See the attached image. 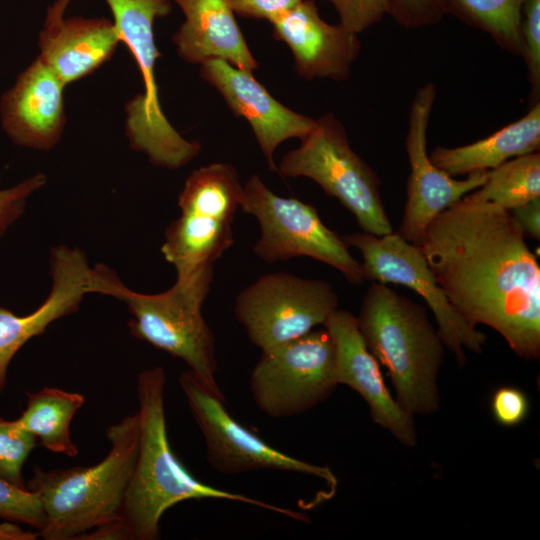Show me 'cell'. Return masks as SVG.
Listing matches in <instances>:
<instances>
[{
  "label": "cell",
  "instance_id": "1",
  "mask_svg": "<svg viewBox=\"0 0 540 540\" xmlns=\"http://www.w3.org/2000/svg\"><path fill=\"white\" fill-rule=\"evenodd\" d=\"M419 246L468 322L497 331L520 358H539L540 266L510 211L466 195L431 221Z\"/></svg>",
  "mask_w": 540,
  "mask_h": 540
},
{
  "label": "cell",
  "instance_id": "2",
  "mask_svg": "<svg viewBox=\"0 0 540 540\" xmlns=\"http://www.w3.org/2000/svg\"><path fill=\"white\" fill-rule=\"evenodd\" d=\"M165 383L166 374L160 366L143 370L137 378V458L119 516L132 540L159 539L162 515L172 506L192 499L241 502L310 523L304 513L218 489L195 478L176 457L168 440Z\"/></svg>",
  "mask_w": 540,
  "mask_h": 540
},
{
  "label": "cell",
  "instance_id": "3",
  "mask_svg": "<svg viewBox=\"0 0 540 540\" xmlns=\"http://www.w3.org/2000/svg\"><path fill=\"white\" fill-rule=\"evenodd\" d=\"M213 277L214 265H204L177 276L164 292L144 294L128 288L114 270L98 263L90 268L84 290L122 301L131 314L128 327L133 337L183 360L208 388L223 395L216 381L215 337L202 315Z\"/></svg>",
  "mask_w": 540,
  "mask_h": 540
},
{
  "label": "cell",
  "instance_id": "4",
  "mask_svg": "<svg viewBox=\"0 0 540 540\" xmlns=\"http://www.w3.org/2000/svg\"><path fill=\"white\" fill-rule=\"evenodd\" d=\"M356 320L369 351L386 368L400 406L413 416L439 410L437 377L445 345L426 308L372 282Z\"/></svg>",
  "mask_w": 540,
  "mask_h": 540
},
{
  "label": "cell",
  "instance_id": "5",
  "mask_svg": "<svg viewBox=\"0 0 540 540\" xmlns=\"http://www.w3.org/2000/svg\"><path fill=\"white\" fill-rule=\"evenodd\" d=\"M110 451L99 463L44 471L34 466L27 489L41 499L45 540H71L120 516L138 450V413L106 429Z\"/></svg>",
  "mask_w": 540,
  "mask_h": 540
},
{
  "label": "cell",
  "instance_id": "6",
  "mask_svg": "<svg viewBox=\"0 0 540 540\" xmlns=\"http://www.w3.org/2000/svg\"><path fill=\"white\" fill-rule=\"evenodd\" d=\"M72 1V0H70ZM113 22L142 75L143 93L125 106L126 135L133 150L144 153L155 166L177 169L200 152L197 141L184 139L162 112L155 80L160 55L153 33L155 19L168 15L171 0H105Z\"/></svg>",
  "mask_w": 540,
  "mask_h": 540
},
{
  "label": "cell",
  "instance_id": "7",
  "mask_svg": "<svg viewBox=\"0 0 540 540\" xmlns=\"http://www.w3.org/2000/svg\"><path fill=\"white\" fill-rule=\"evenodd\" d=\"M285 177H306L336 198L356 218L363 232H393L381 194L380 179L350 147L343 124L332 114L315 119L301 144L286 153L277 167Z\"/></svg>",
  "mask_w": 540,
  "mask_h": 540
},
{
  "label": "cell",
  "instance_id": "8",
  "mask_svg": "<svg viewBox=\"0 0 540 540\" xmlns=\"http://www.w3.org/2000/svg\"><path fill=\"white\" fill-rule=\"evenodd\" d=\"M240 208L259 223L253 251L264 262L306 256L335 268L352 284L365 281L362 264L342 237L323 224L313 205L276 195L254 174L243 185Z\"/></svg>",
  "mask_w": 540,
  "mask_h": 540
},
{
  "label": "cell",
  "instance_id": "9",
  "mask_svg": "<svg viewBox=\"0 0 540 540\" xmlns=\"http://www.w3.org/2000/svg\"><path fill=\"white\" fill-rule=\"evenodd\" d=\"M338 385L336 347L324 327L262 350L250 377L254 403L272 418L305 413Z\"/></svg>",
  "mask_w": 540,
  "mask_h": 540
},
{
  "label": "cell",
  "instance_id": "10",
  "mask_svg": "<svg viewBox=\"0 0 540 540\" xmlns=\"http://www.w3.org/2000/svg\"><path fill=\"white\" fill-rule=\"evenodd\" d=\"M342 239L361 253L365 280L403 285L425 300L434 314L439 336L459 366L466 363V349L477 354L482 352L486 335L450 303L420 246L408 242L397 232L376 236L361 231Z\"/></svg>",
  "mask_w": 540,
  "mask_h": 540
},
{
  "label": "cell",
  "instance_id": "11",
  "mask_svg": "<svg viewBox=\"0 0 540 540\" xmlns=\"http://www.w3.org/2000/svg\"><path fill=\"white\" fill-rule=\"evenodd\" d=\"M336 309L338 297L328 282L273 272L238 293L234 312L251 343L264 350L323 325Z\"/></svg>",
  "mask_w": 540,
  "mask_h": 540
},
{
  "label": "cell",
  "instance_id": "12",
  "mask_svg": "<svg viewBox=\"0 0 540 540\" xmlns=\"http://www.w3.org/2000/svg\"><path fill=\"white\" fill-rule=\"evenodd\" d=\"M189 409L204 437L206 460L217 472L236 475L259 469L320 478L332 492L337 479L327 466L315 465L272 447L238 422L226 409L224 395L208 388L190 369L179 376Z\"/></svg>",
  "mask_w": 540,
  "mask_h": 540
},
{
  "label": "cell",
  "instance_id": "13",
  "mask_svg": "<svg viewBox=\"0 0 540 540\" xmlns=\"http://www.w3.org/2000/svg\"><path fill=\"white\" fill-rule=\"evenodd\" d=\"M436 93L432 82L416 91L405 138L410 174L404 213L397 233L418 246L428 225L438 214L481 187L487 178V171H476L469 173L464 180H456L431 161L427 152V130Z\"/></svg>",
  "mask_w": 540,
  "mask_h": 540
},
{
  "label": "cell",
  "instance_id": "14",
  "mask_svg": "<svg viewBox=\"0 0 540 540\" xmlns=\"http://www.w3.org/2000/svg\"><path fill=\"white\" fill-rule=\"evenodd\" d=\"M336 347V375L339 384L356 391L367 403L373 422L387 429L400 443L414 447L417 433L413 415L392 397L380 364L369 351L356 317L336 309L322 325Z\"/></svg>",
  "mask_w": 540,
  "mask_h": 540
},
{
  "label": "cell",
  "instance_id": "15",
  "mask_svg": "<svg viewBox=\"0 0 540 540\" xmlns=\"http://www.w3.org/2000/svg\"><path fill=\"white\" fill-rule=\"evenodd\" d=\"M200 65L201 78L221 94L237 117L248 121L270 170L277 171L273 159L276 148L290 138L301 140L312 130L315 119L281 104L252 72L221 59H209Z\"/></svg>",
  "mask_w": 540,
  "mask_h": 540
},
{
  "label": "cell",
  "instance_id": "16",
  "mask_svg": "<svg viewBox=\"0 0 540 540\" xmlns=\"http://www.w3.org/2000/svg\"><path fill=\"white\" fill-rule=\"evenodd\" d=\"M274 37L290 48L297 73L307 79L346 80L357 59L358 34L324 21L314 0H301L270 22Z\"/></svg>",
  "mask_w": 540,
  "mask_h": 540
},
{
  "label": "cell",
  "instance_id": "17",
  "mask_svg": "<svg viewBox=\"0 0 540 540\" xmlns=\"http://www.w3.org/2000/svg\"><path fill=\"white\" fill-rule=\"evenodd\" d=\"M65 84L38 56L3 94L2 127L17 145L50 150L60 140L64 126Z\"/></svg>",
  "mask_w": 540,
  "mask_h": 540
},
{
  "label": "cell",
  "instance_id": "18",
  "mask_svg": "<svg viewBox=\"0 0 540 540\" xmlns=\"http://www.w3.org/2000/svg\"><path fill=\"white\" fill-rule=\"evenodd\" d=\"M49 265L52 287L37 309L18 316L0 308V394L6 385L9 363L18 350L31 338L43 334L54 321L76 312L86 294L84 286L90 267L80 249L52 247Z\"/></svg>",
  "mask_w": 540,
  "mask_h": 540
},
{
  "label": "cell",
  "instance_id": "19",
  "mask_svg": "<svg viewBox=\"0 0 540 540\" xmlns=\"http://www.w3.org/2000/svg\"><path fill=\"white\" fill-rule=\"evenodd\" d=\"M121 42L107 18H64L48 8L39 34V57L65 84L88 76L107 62Z\"/></svg>",
  "mask_w": 540,
  "mask_h": 540
},
{
  "label": "cell",
  "instance_id": "20",
  "mask_svg": "<svg viewBox=\"0 0 540 540\" xmlns=\"http://www.w3.org/2000/svg\"><path fill=\"white\" fill-rule=\"evenodd\" d=\"M173 1L185 16L173 35L183 60L202 64L209 59H221L252 73L258 69L227 0Z\"/></svg>",
  "mask_w": 540,
  "mask_h": 540
},
{
  "label": "cell",
  "instance_id": "21",
  "mask_svg": "<svg viewBox=\"0 0 540 540\" xmlns=\"http://www.w3.org/2000/svg\"><path fill=\"white\" fill-rule=\"evenodd\" d=\"M540 148V102L517 121L479 141L459 147H436L431 161L450 176L488 171Z\"/></svg>",
  "mask_w": 540,
  "mask_h": 540
},
{
  "label": "cell",
  "instance_id": "22",
  "mask_svg": "<svg viewBox=\"0 0 540 540\" xmlns=\"http://www.w3.org/2000/svg\"><path fill=\"white\" fill-rule=\"evenodd\" d=\"M232 224L198 214L181 213L165 231L164 258L177 276L215 262L233 245Z\"/></svg>",
  "mask_w": 540,
  "mask_h": 540
},
{
  "label": "cell",
  "instance_id": "23",
  "mask_svg": "<svg viewBox=\"0 0 540 540\" xmlns=\"http://www.w3.org/2000/svg\"><path fill=\"white\" fill-rule=\"evenodd\" d=\"M26 396V409L18 418L20 424L47 450L76 457L79 451L71 439L70 424L85 403V397L50 387L26 392Z\"/></svg>",
  "mask_w": 540,
  "mask_h": 540
},
{
  "label": "cell",
  "instance_id": "24",
  "mask_svg": "<svg viewBox=\"0 0 540 540\" xmlns=\"http://www.w3.org/2000/svg\"><path fill=\"white\" fill-rule=\"evenodd\" d=\"M243 197L236 169L228 163H212L194 170L178 196L181 213L198 214L233 223Z\"/></svg>",
  "mask_w": 540,
  "mask_h": 540
},
{
  "label": "cell",
  "instance_id": "25",
  "mask_svg": "<svg viewBox=\"0 0 540 540\" xmlns=\"http://www.w3.org/2000/svg\"><path fill=\"white\" fill-rule=\"evenodd\" d=\"M526 0H441L443 10L485 31L503 50L523 56L522 11Z\"/></svg>",
  "mask_w": 540,
  "mask_h": 540
},
{
  "label": "cell",
  "instance_id": "26",
  "mask_svg": "<svg viewBox=\"0 0 540 540\" xmlns=\"http://www.w3.org/2000/svg\"><path fill=\"white\" fill-rule=\"evenodd\" d=\"M467 196L494 203L507 211L539 198V151L514 157L488 170L485 183Z\"/></svg>",
  "mask_w": 540,
  "mask_h": 540
},
{
  "label": "cell",
  "instance_id": "27",
  "mask_svg": "<svg viewBox=\"0 0 540 540\" xmlns=\"http://www.w3.org/2000/svg\"><path fill=\"white\" fill-rule=\"evenodd\" d=\"M36 445V437L18 419L8 421L0 417V478L27 488L22 467Z\"/></svg>",
  "mask_w": 540,
  "mask_h": 540
},
{
  "label": "cell",
  "instance_id": "28",
  "mask_svg": "<svg viewBox=\"0 0 540 540\" xmlns=\"http://www.w3.org/2000/svg\"><path fill=\"white\" fill-rule=\"evenodd\" d=\"M0 517L36 528L46 524V514L40 497L27 488L18 487L0 478Z\"/></svg>",
  "mask_w": 540,
  "mask_h": 540
},
{
  "label": "cell",
  "instance_id": "29",
  "mask_svg": "<svg viewBox=\"0 0 540 540\" xmlns=\"http://www.w3.org/2000/svg\"><path fill=\"white\" fill-rule=\"evenodd\" d=\"M523 60L531 87L530 103L539 101L540 95V0H526L521 20Z\"/></svg>",
  "mask_w": 540,
  "mask_h": 540
},
{
  "label": "cell",
  "instance_id": "30",
  "mask_svg": "<svg viewBox=\"0 0 540 540\" xmlns=\"http://www.w3.org/2000/svg\"><path fill=\"white\" fill-rule=\"evenodd\" d=\"M336 9L340 24L359 34L389 14L388 0H327Z\"/></svg>",
  "mask_w": 540,
  "mask_h": 540
},
{
  "label": "cell",
  "instance_id": "31",
  "mask_svg": "<svg viewBox=\"0 0 540 540\" xmlns=\"http://www.w3.org/2000/svg\"><path fill=\"white\" fill-rule=\"evenodd\" d=\"M389 15L405 28H421L439 22L445 12L441 0H388Z\"/></svg>",
  "mask_w": 540,
  "mask_h": 540
},
{
  "label": "cell",
  "instance_id": "32",
  "mask_svg": "<svg viewBox=\"0 0 540 540\" xmlns=\"http://www.w3.org/2000/svg\"><path fill=\"white\" fill-rule=\"evenodd\" d=\"M46 183V176L38 173L13 187L0 190V239L23 214L27 199Z\"/></svg>",
  "mask_w": 540,
  "mask_h": 540
},
{
  "label": "cell",
  "instance_id": "33",
  "mask_svg": "<svg viewBox=\"0 0 540 540\" xmlns=\"http://www.w3.org/2000/svg\"><path fill=\"white\" fill-rule=\"evenodd\" d=\"M530 409L526 393L515 386H501L491 397V412L495 421L504 427L521 424Z\"/></svg>",
  "mask_w": 540,
  "mask_h": 540
},
{
  "label": "cell",
  "instance_id": "34",
  "mask_svg": "<svg viewBox=\"0 0 540 540\" xmlns=\"http://www.w3.org/2000/svg\"><path fill=\"white\" fill-rule=\"evenodd\" d=\"M232 11L242 17L274 18L295 7L301 0H227Z\"/></svg>",
  "mask_w": 540,
  "mask_h": 540
},
{
  "label": "cell",
  "instance_id": "35",
  "mask_svg": "<svg viewBox=\"0 0 540 540\" xmlns=\"http://www.w3.org/2000/svg\"><path fill=\"white\" fill-rule=\"evenodd\" d=\"M523 232L537 241L540 239V197L510 211Z\"/></svg>",
  "mask_w": 540,
  "mask_h": 540
},
{
  "label": "cell",
  "instance_id": "36",
  "mask_svg": "<svg viewBox=\"0 0 540 540\" xmlns=\"http://www.w3.org/2000/svg\"><path fill=\"white\" fill-rule=\"evenodd\" d=\"M38 536L39 533L23 530L11 522L0 524V540H35Z\"/></svg>",
  "mask_w": 540,
  "mask_h": 540
}]
</instances>
